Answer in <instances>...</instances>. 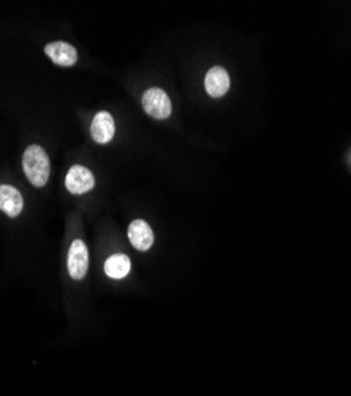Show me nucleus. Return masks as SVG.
I'll use <instances>...</instances> for the list:
<instances>
[{
    "label": "nucleus",
    "instance_id": "nucleus-1",
    "mask_svg": "<svg viewBox=\"0 0 351 396\" xmlns=\"http://www.w3.org/2000/svg\"><path fill=\"white\" fill-rule=\"evenodd\" d=\"M23 168L26 176L35 187H43L50 179V157L41 146L32 144L23 155Z\"/></svg>",
    "mask_w": 351,
    "mask_h": 396
},
{
    "label": "nucleus",
    "instance_id": "nucleus-2",
    "mask_svg": "<svg viewBox=\"0 0 351 396\" xmlns=\"http://www.w3.org/2000/svg\"><path fill=\"white\" fill-rule=\"evenodd\" d=\"M144 111L154 119H166L172 111V105L168 94L163 89L150 88L143 95Z\"/></svg>",
    "mask_w": 351,
    "mask_h": 396
},
{
    "label": "nucleus",
    "instance_id": "nucleus-3",
    "mask_svg": "<svg viewBox=\"0 0 351 396\" xmlns=\"http://www.w3.org/2000/svg\"><path fill=\"white\" fill-rule=\"evenodd\" d=\"M89 268V251L88 246L81 241L77 240L73 241L72 247H70L68 252V273L73 279H83L86 274H88Z\"/></svg>",
    "mask_w": 351,
    "mask_h": 396
},
{
    "label": "nucleus",
    "instance_id": "nucleus-4",
    "mask_svg": "<svg viewBox=\"0 0 351 396\" xmlns=\"http://www.w3.org/2000/svg\"><path fill=\"white\" fill-rule=\"evenodd\" d=\"M66 186L68 189V192L81 195L89 192L90 189H94L95 179L94 175H92V171L88 170V168L74 165L68 170V175L66 178Z\"/></svg>",
    "mask_w": 351,
    "mask_h": 396
},
{
    "label": "nucleus",
    "instance_id": "nucleus-5",
    "mask_svg": "<svg viewBox=\"0 0 351 396\" xmlns=\"http://www.w3.org/2000/svg\"><path fill=\"white\" fill-rule=\"evenodd\" d=\"M45 53L54 64L61 65V67H72L78 61L77 50L67 41L50 43V45H46Z\"/></svg>",
    "mask_w": 351,
    "mask_h": 396
},
{
    "label": "nucleus",
    "instance_id": "nucleus-6",
    "mask_svg": "<svg viewBox=\"0 0 351 396\" xmlns=\"http://www.w3.org/2000/svg\"><path fill=\"white\" fill-rule=\"evenodd\" d=\"M114 130H116L114 119H112L110 113L106 111L97 113L90 126V135L97 143L100 144L110 143L112 137H114Z\"/></svg>",
    "mask_w": 351,
    "mask_h": 396
},
{
    "label": "nucleus",
    "instance_id": "nucleus-7",
    "mask_svg": "<svg viewBox=\"0 0 351 396\" xmlns=\"http://www.w3.org/2000/svg\"><path fill=\"white\" fill-rule=\"evenodd\" d=\"M128 238L138 251H148L154 244V233L146 220H133L128 227Z\"/></svg>",
    "mask_w": 351,
    "mask_h": 396
},
{
    "label": "nucleus",
    "instance_id": "nucleus-8",
    "mask_svg": "<svg viewBox=\"0 0 351 396\" xmlns=\"http://www.w3.org/2000/svg\"><path fill=\"white\" fill-rule=\"evenodd\" d=\"M204 86L210 97H221L230 89V75L225 68L212 67L206 75Z\"/></svg>",
    "mask_w": 351,
    "mask_h": 396
},
{
    "label": "nucleus",
    "instance_id": "nucleus-9",
    "mask_svg": "<svg viewBox=\"0 0 351 396\" xmlns=\"http://www.w3.org/2000/svg\"><path fill=\"white\" fill-rule=\"evenodd\" d=\"M24 208L23 197L18 189L13 186H0V209L3 213H7L10 218H16L21 214V211Z\"/></svg>",
    "mask_w": 351,
    "mask_h": 396
},
{
    "label": "nucleus",
    "instance_id": "nucleus-10",
    "mask_svg": "<svg viewBox=\"0 0 351 396\" xmlns=\"http://www.w3.org/2000/svg\"><path fill=\"white\" fill-rule=\"evenodd\" d=\"M132 263L130 258L123 254H116V256H111L106 260L105 263V273L112 279H122L130 273Z\"/></svg>",
    "mask_w": 351,
    "mask_h": 396
}]
</instances>
